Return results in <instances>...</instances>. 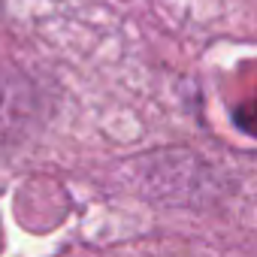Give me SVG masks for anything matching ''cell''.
<instances>
[{
	"instance_id": "6da1fadb",
	"label": "cell",
	"mask_w": 257,
	"mask_h": 257,
	"mask_svg": "<svg viewBox=\"0 0 257 257\" xmlns=\"http://www.w3.org/2000/svg\"><path fill=\"white\" fill-rule=\"evenodd\" d=\"M236 124L242 127L245 134L257 137V91H254V97H248V100L236 109Z\"/></svg>"
}]
</instances>
